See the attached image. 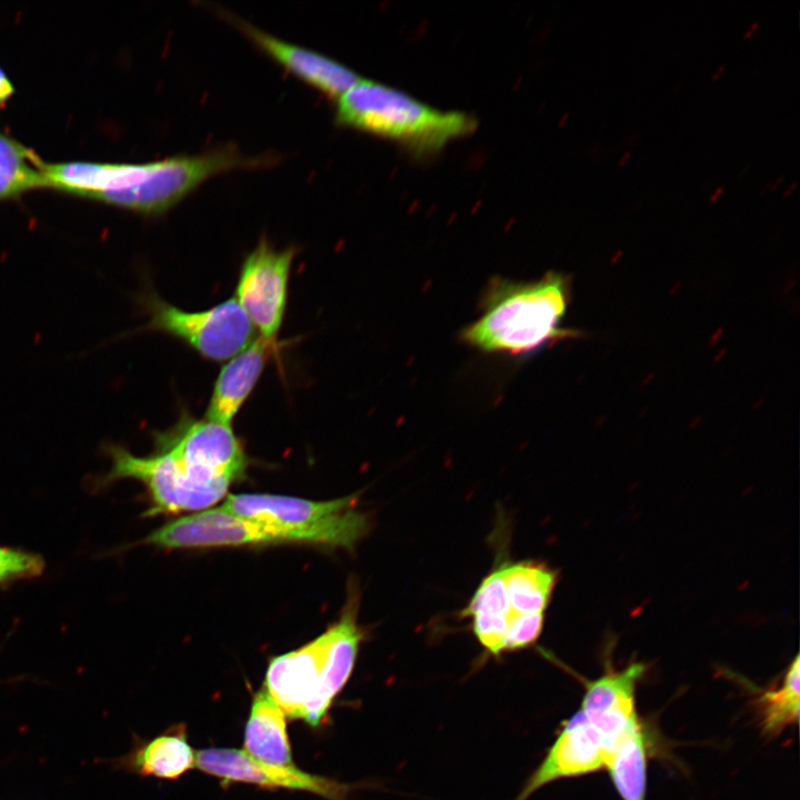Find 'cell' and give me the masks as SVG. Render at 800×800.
Here are the masks:
<instances>
[{"label": "cell", "mask_w": 800, "mask_h": 800, "mask_svg": "<svg viewBox=\"0 0 800 800\" xmlns=\"http://www.w3.org/2000/svg\"><path fill=\"white\" fill-rule=\"evenodd\" d=\"M264 166L228 144L192 156L143 163L69 161L42 163L44 189L99 201L142 216L169 211L207 179Z\"/></svg>", "instance_id": "1"}, {"label": "cell", "mask_w": 800, "mask_h": 800, "mask_svg": "<svg viewBox=\"0 0 800 800\" xmlns=\"http://www.w3.org/2000/svg\"><path fill=\"white\" fill-rule=\"evenodd\" d=\"M358 606V594H350L339 619L320 636L270 659L262 688L289 719L312 728L327 719L353 671L364 638L357 621Z\"/></svg>", "instance_id": "2"}, {"label": "cell", "mask_w": 800, "mask_h": 800, "mask_svg": "<svg viewBox=\"0 0 800 800\" xmlns=\"http://www.w3.org/2000/svg\"><path fill=\"white\" fill-rule=\"evenodd\" d=\"M568 281L556 272L532 282L496 278L482 300V314L462 332L486 352L519 354L570 334L560 327L568 304Z\"/></svg>", "instance_id": "3"}, {"label": "cell", "mask_w": 800, "mask_h": 800, "mask_svg": "<svg viewBox=\"0 0 800 800\" xmlns=\"http://www.w3.org/2000/svg\"><path fill=\"white\" fill-rule=\"evenodd\" d=\"M336 121L399 142L417 154L439 151L477 127L470 114L441 111L394 88L363 79L337 98Z\"/></svg>", "instance_id": "4"}, {"label": "cell", "mask_w": 800, "mask_h": 800, "mask_svg": "<svg viewBox=\"0 0 800 800\" xmlns=\"http://www.w3.org/2000/svg\"><path fill=\"white\" fill-rule=\"evenodd\" d=\"M357 496L328 501L271 493L227 494L221 507L264 523L282 543H307L352 550L369 532V517L357 509Z\"/></svg>", "instance_id": "5"}, {"label": "cell", "mask_w": 800, "mask_h": 800, "mask_svg": "<svg viewBox=\"0 0 800 800\" xmlns=\"http://www.w3.org/2000/svg\"><path fill=\"white\" fill-rule=\"evenodd\" d=\"M154 449L169 453L186 476L217 502L244 478L249 457L232 426L197 419L182 409L178 420L152 433Z\"/></svg>", "instance_id": "6"}, {"label": "cell", "mask_w": 800, "mask_h": 800, "mask_svg": "<svg viewBox=\"0 0 800 800\" xmlns=\"http://www.w3.org/2000/svg\"><path fill=\"white\" fill-rule=\"evenodd\" d=\"M137 303L148 316L140 330L170 336L209 361L229 360L253 340L254 328L234 297L206 310L186 311L148 286L138 294Z\"/></svg>", "instance_id": "7"}, {"label": "cell", "mask_w": 800, "mask_h": 800, "mask_svg": "<svg viewBox=\"0 0 800 800\" xmlns=\"http://www.w3.org/2000/svg\"><path fill=\"white\" fill-rule=\"evenodd\" d=\"M297 253L296 247L280 250L263 237L240 266L234 299L263 339L278 340Z\"/></svg>", "instance_id": "8"}, {"label": "cell", "mask_w": 800, "mask_h": 800, "mask_svg": "<svg viewBox=\"0 0 800 800\" xmlns=\"http://www.w3.org/2000/svg\"><path fill=\"white\" fill-rule=\"evenodd\" d=\"M196 767L222 783H249L266 789L304 791L328 800H348L354 786L304 772L294 766L278 767L260 762L234 748L196 751Z\"/></svg>", "instance_id": "9"}, {"label": "cell", "mask_w": 800, "mask_h": 800, "mask_svg": "<svg viewBox=\"0 0 800 800\" xmlns=\"http://www.w3.org/2000/svg\"><path fill=\"white\" fill-rule=\"evenodd\" d=\"M142 543L163 549H194L278 544L281 541L264 523L220 506L171 520L149 533Z\"/></svg>", "instance_id": "10"}, {"label": "cell", "mask_w": 800, "mask_h": 800, "mask_svg": "<svg viewBox=\"0 0 800 800\" xmlns=\"http://www.w3.org/2000/svg\"><path fill=\"white\" fill-rule=\"evenodd\" d=\"M614 744L579 710L563 722L544 759L514 800L528 798L546 784L563 778L606 769Z\"/></svg>", "instance_id": "11"}, {"label": "cell", "mask_w": 800, "mask_h": 800, "mask_svg": "<svg viewBox=\"0 0 800 800\" xmlns=\"http://www.w3.org/2000/svg\"><path fill=\"white\" fill-rule=\"evenodd\" d=\"M646 670L647 666L639 661L622 669L608 662L600 677L584 681L580 711L614 746L641 723L636 710V689Z\"/></svg>", "instance_id": "12"}, {"label": "cell", "mask_w": 800, "mask_h": 800, "mask_svg": "<svg viewBox=\"0 0 800 800\" xmlns=\"http://www.w3.org/2000/svg\"><path fill=\"white\" fill-rule=\"evenodd\" d=\"M221 14L284 69L331 98L337 99L361 79L327 56L279 39L231 13Z\"/></svg>", "instance_id": "13"}, {"label": "cell", "mask_w": 800, "mask_h": 800, "mask_svg": "<svg viewBox=\"0 0 800 800\" xmlns=\"http://www.w3.org/2000/svg\"><path fill=\"white\" fill-rule=\"evenodd\" d=\"M284 342L258 337L220 369L206 411V419L232 426L253 392L268 361L277 358Z\"/></svg>", "instance_id": "14"}, {"label": "cell", "mask_w": 800, "mask_h": 800, "mask_svg": "<svg viewBox=\"0 0 800 800\" xmlns=\"http://www.w3.org/2000/svg\"><path fill=\"white\" fill-rule=\"evenodd\" d=\"M287 716L261 688L256 692L244 728V750L253 759L278 767L292 766Z\"/></svg>", "instance_id": "15"}, {"label": "cell", "mask_w": 800, "mask_h": 800, "mask_svg": "<svg viewBox=\"0 0 800 800\" xmlns=\"http://www.w3.org/2000/svg\"><path fill=\"white\" fill-rule=\"evenodd\" d=\"M500 569L512 617L546 612L559 579L557 570L536 560L504 562Z\"/></svg>", "instance_id": "16"}, {"label": "cell", "mask_w": 800, "mask_h": 800, "mask_svg": "<svg viewBox=\"0 0 800 800\" xmlns=\"http://www.w3.org/2000/svg\"><path fill=\"white\" fill-rule=\"evenodd\" d=\"M129 764L142 776L176 780L196 767L184 726L177 724L134 750Z\"/></svg>", "instance_id": "17"}, {"label": "cell", "mask_w": 800, "mask_h": 800, "mask_svg": "<svg viewBox=\"0 0 800 800\" xmlns=\"http://www.w3.org/2000/svg\"><path fill=\"white\" fill-rule=\"evenodd\" d=\"M648 743L641 723L616 744L606 769L622 800H646Z\"/></svg>", "instance_id": "18"}, {"label": "cell", "mask_w": 800, "mask_h": 800, "mask_svg": "<svg viewBox=\"0 0 800 800\" xmlns=\"http://www.w3.org/2000/svg\"><path fill=\"white\" fill-rule=\"evenodd\" d=\"M42 163L32 149L0 131V201L44 188Z\"/></svg>", "instance_id": "19"}, {"label": "cell", "mask_w": 800, "mask_h": 800, "mask_svg": "<svg viewBox=\"0 0 800 800\" xmlns=\"http://www.w3.org/2000/svg\"><path fill=\"white\" fill-rule=\"evenodd\" d=\"M799 654L788 667L781 683L763 691L757 699L761 727L766 734L774 737L787 727L797 723L800 704Z\"/></svg>", "instance_id": "20"}, {"label": "cell", "mask_w": 800, "mask_h": 800, "mask_svg": "<svg viewBox=\"0 0 800 800\" xmlns=\"http://www.w3.org/2000/svg\"><path fill=\"white\" fill-rule=\"evenodd\" d=\"M477 614L503 617L508 620L512 617L500 566L481 581L461 612L462 618Z\"/></svg>", "instance_id": "21"}, {"label": "cell", "mask_w": 800, "mask_h": 800, "mask_svg": "<svg viewBox=\"0 0 800 800\" xmlns=\"http://www.w3.org/2000/svg\"><path fill=\"white\" fill-rule=\"evenodd\" d=\"M46 569L43 557L20 548L0 546V587L32 580Z\"/></svg>", "instance_id": "22"}, {"label": "cell", "mask_w": 800, "mask_h": 800, "mask_svg": "<svg viewBox=\"0 0 800 800\" xmlns=\"http://www.w3.org/2000/svg\"><path fill=\"white\" fill-rule=\"evenodd\" d=\"M544 613L517 614L509 619L504 652L532 646L543 630Z\"/></svg>", "instance_id": "23"}, {"label": "cell", "mask_w": 800, "mask_h": 800, "mask_svg": "<svg viewBox=\"0 0 800 800\" xmlns=\"http://www.w3.org/2000/svg\"><path fill=\"white\" fill-rule=\"evenodd\" d=\"M13 92L14 86L3 68L0 66V107L6 103Z\"/></svg>", "instance_id": "24"}, {"label": "cell", "mask_w": 800, "mask_h": 800, "mask_svg": "<svg viewBox=\"0 0 800 800\" xmlns=\"http://www.w3.org/2000/svg\"><path fill=\"white\" fill-rule=\"evenodd\" d=\"M760 26L759 21H754L750 24V27L744 31L743 39H749L752 37L753 32L758 30Z\"/></svg>", "instance_id": "25"}, {"label": "cell", "mask_w": 800, "mask_h": 800, "mask_svg": "<svg viewBox=\"0 0 800 800\" xmlns=\"http://www.w3.org/2000/svg\"><path fill=\"white\" fill-rule=\"evenodd\" d=\"M726 63H721L720 66H718L710 77L711 81L718 80L726 70Z\"/></svg>", "instance_id": "26"}, {"label": "cell", "mask_w": 800, "mask_h": 800, "mask_svg": "<svg viewBox=\"0 0 800 800\" xmlns=\"http://www.w3.org/2000/svg\"><path fill=\"white\" fill-rule=\"evenodd\" d=\"M723 192H724V187H723V186L717 187V188L714 189V191L710 194V197H709V202H714V201H717V200L722 196Z\"/></svg>", "instance_id": "27"}, {"label": "cell", "mask_w": 800, "mask_h": 800, "mask_svg": "<svg viewBox=\"0 0 800 800\" xmlns=\"http://www.w3.org/2000/svg\"><path fill=\"white\" fill-rule=\"evenodd\" d=\"M797 187H798L797 181L789 184L783 191V197H789L796 190Z\"/></svg>", "instance_id": "28"}, {"label": "cell", "mask_w": 800, "mask_h": 800, "mask_svg": "<svg viewBox=\"0 0 800 800\" xmlns=\"http://www.w3.org/2000/svg\"><path fill=\"white\" fill-rule=\"evenodd\" d=\"M630 157H631V151H626V152L619 158L618 164H619V166L626 164V162L629 160Z\"/></svg>", "instance_id": "29"}, {"label": "cell", "mask_w": 800, "mask_h": 800, "mask_svg": "<svg viewBox=\"0 0 800 800\" xmlns=\"http://www.w3.org/2000/svg\"><path fill=\"white\" fill-rule=\"evenodd\" d=\"M784 180L783 176H779L774 182H771L770 190H774L782 181Z\"/></svg>", "instance_id": "30"}]
</instances>
